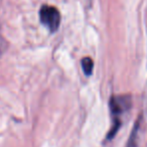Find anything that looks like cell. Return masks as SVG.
I'll use <instances>...</instances> for the list:
<instances>
[{"instance_id": "obj_2", "label": "cell", "mask_w": 147, "mask_h": 147, "mask_svg": "<svg viewBox=\"0 0 147 147\" xmlns=\"http://www.w3.org/2000/svg\"><path fill=\"white\" fill-rule=\"evenodd\" d=\"M39 19L51 32H55L61 24V13L55 6L42 5L39 10Z\"/></svg>"}, {"instance_id": "obj_3", "label": "cell", "mask_w": 147, "mask_h": 147, "mask_svg": "<svg viewBox=\"0 0 147 147\" xmlns=\"http://www.w3.org/2000/svg\"><path fill=\"white\" fill-rule=\"evenodd\" d=\"M141 132H142V125H141V121H140V119H139L136 122V124H135L132 133H131V137H130V139H129L127 147H137V145H138V140L140 139Z\"/></svg>"}, {"instance_id": "obj_1", "label": "cell", "mask_w": 147, "mask_h": 147, "mask_svg": "<svg viewBox=\"0 0 147 147\" xmlns=\"http://www.w3.org/2000/svg\"><path fill=\"white\" fill-rule=\"evenodd\" d=\"M132 107V100L130 96L127 95H120V96H114L110 100V111L113 118V125L110 129L107 138L112 139L116 135L117 131L121 126L120 117L126 112H128Z\"/></svg>"}, {"instance_id": "obj_4", "label": "cell", "mask_w": 147, "mask_h": 147, "mask_svg": "<svg viewBox=\"0 0 147 147\" xmlns=\"http://www.w3.org/2000/svg\"><path fill=\"white\" fill-rule=\"evenodd\" d=\"M82 67H83V71L86 76H91L93 73V67H94V63L91 57H86L82 59Z\"/></svg>"}]
</instances>
